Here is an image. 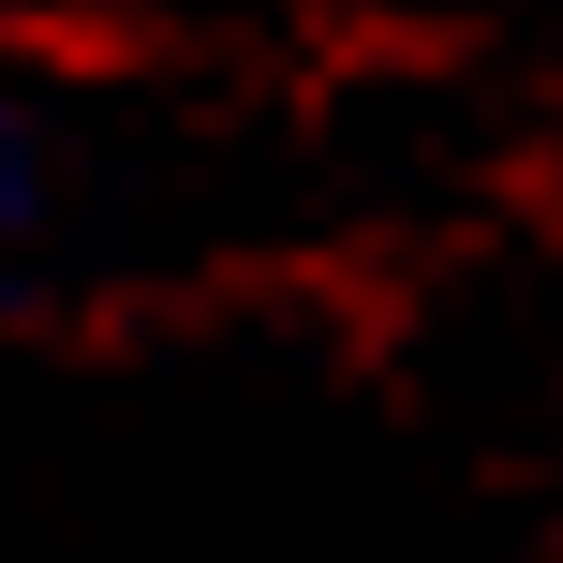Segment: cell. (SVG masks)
I'll list each match as a JSON object with an SVG mask.
<instances>
[{"instance_id":"1","label":"cell","mask_w":563,"mask_h":563,"mask_svg":"<svg viewBox=\"0 0 563 563\" xmlns=\"http://www.w3.org/2000/svg\"><path fill=\"white\" fill-rule=\"evenodd\" d=\"M30 208H45V148H30V119L0 104V282H15V238H30Z\"/></svg>"}]
</instances>
